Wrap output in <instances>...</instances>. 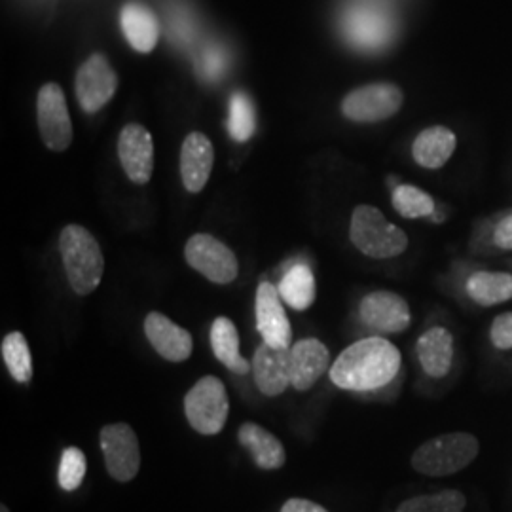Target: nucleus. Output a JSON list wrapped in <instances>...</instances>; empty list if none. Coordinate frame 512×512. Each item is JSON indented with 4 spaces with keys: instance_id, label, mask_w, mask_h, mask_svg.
Masks as SVG:
<instances>
[{
    "instance_id": "nucleus-19",
    "label": "nucleus",
    "mask_w": 512,
    "mask_h": 512,
    "mask_svg": "<svg viewBox=\"0 0 512 512\" xmlns=\"http://www.w3.org/2000/svg\"><path fill=\"white\" fill-rule=\"evenodd\" d=\"M238 439L239 444L249 452L258 469L275 471L285 465V459H287L285 446L274 433L266 431L264 427L247 421L239 427Z\"/></svg>"
},
{
    "instance_id": "nucleus-27",
    "label": "nucleus",
    "mask_w": 512,
    "mask_h": 512,
    "mask_svg": "<svg viewBox=\"0 0 512 512\" xmlns=\"http://www.w3.org/2000/svg\"><path fill=\"white\" fill-rule=\"evenodd\" d=\"M393 207L404 219H423L435 215V200L418 186L412 184H401L393 190L391 196Z\"/></svg>"
},
{
    "instance_id": "nucleus-16",
    "label": "nucleus",
    "mask_w": 512,
    "mask_h": 512,
    "mask_svg": "<svg viewBox=\"0 0 512 512\" xmlns=\"http://www.w3.org/2000/svg\"><path fill=\"white\" fill-rule=\"evenodd\" d=\"M145 334L150 346L162 355L165 361L183 363L192 355V336L188 330L175 325L160 311H150L145 319Z\"/></svg>"
},
{
    "instance_id": "nucleus-32",
    "label": "nucleus",
    "mask_w": 512,
    "mask_h": 512,
    "mask_svg": "<svg viewBox=\"0 0 512 512\" xmlns=\"http://www.w3.org/2000/svg\"><path fill=\"white\" fill-rule=\"evenodd\" d=\"M200 69L211 80L219 78L224 69V52L219 46H207L200 55Z\"/></svg>"
},
{
    "instance_id": "nucleus-14",
    "label": "nucleus",
    "mask_w": 512,
    "mask_h": 512,
    "mask_svg": "<svg viewBox=\"0 0 512 512\" xmlns=\"http://www.w3.org/2000/svg\"><path fill=\"white\" fill-rule=\"evenodd\" d=\"M118 156L122 167L135 184H147L154 171V141L141 124H128L118 137Z\"/></svg>"
},
{
    "instance_id": "nucleus-15",
    "label": "nucleus",
    "mask_w": 512,
    "mask_h": 512,
    "mask_svg": "<svg viewBox=\"0 0 512 512\" xmlns=\"http://www.w3.org/2000/svg\"><path fill=\"white\" fill-rule=\"evenodd\" d=\"M253 376L262 395L279 397L291 385V348L262 344L253 357Z\"/></svg>"
},
{
    "instance_id": "nucleus-23",
    "label": "nucleus",
    "mask_w": 512,
    "mask_h": 512,
    "mask_svg": "<svg viewBox=\"0 0 512 512\" xmlns=\"http://www.w3.org/2000/svg\"><path fill=\"white\" fill-rule=\"evenodd\" d=\"M211 348L222 365L236 374H249L253 366L239 353V334L228 317H217L211 327Z\"/></svg>"
},
{
    "instance_id": "nucleus-31",
    "label": "nucleus",
    "mask_w": 512,
    "mask_h": 512,
    "mask_svg": "<svg viewBox=\"0 0 512 512\" xmlns=\"http://www.w3.org/2000/svg\"><path fill=\"white\" fill-rule=\"evenodd\" d=\"M490 338L495 348L509 351L512 349V311L497 315L490 329Z\"/></svg>"
},
{
    "instance_id": "nucleus-1",
    "label": "nucleus",
    "mask_w": 512,
    "mask_h": 512,
    "mask_svg": "<svg viewBox=\"0 0 512 512\" xmlns=\"http://www.w3.org/2000/svg\"><path fill=\"white\" fill-rule=\"evenodd\" d=\"M401 372V351L389 340L372 336L344 349L330 366L332 384L344 391L370 393L395 382Z\"/></svg>"
},
{
    "instance_id": "nucleus-9",
    "label": "nucleus",
    "mask_w": 512,
    "mask_h": 512,
    "mask_svg": "<svg viewBox=\"0 0 512 512\" xmlns=\"http://www.w3.org/2000/svg\"><path fill=\"white\" fill-rule=\"evenodd\" d=\"M37 120L44 145L63 152L73 143V122L67 109L65 92L59 84L50 82L40 88L37 97Z\"/></svg>"
},
{
    "instance_id": "nucleus-33",
    "label": "nucleus",
    "mask_w": 512,
    "mask_h": 512,
    "mask_svg": "<svg viewBox=\"0 0 512 512\" xmlns=\"http://www.w3.org/2000/svg\"><path fill=\"white\" fill-rule=\"evenodd\" d=\"M495 247L503 249V251H511L512 249V215L505 217L497 222L494 228Z\"/></svg>"
},
{
    "instance_id": "nucleus-22",
    "label": "nucleus",
    "mask_w": 512,
    "mask_h": 512,
    "mask_svg": "<svg viewBox=\"0 0 512 512\" xmlns=\"http://www.w3.org/2000/svg\"><path fill=\"white\" fill-rule=\"evenodd\" d=\"M458 147L456 133L444 126L423 129L412 145L416 164L425 169H439L446 164Z\"/></svg>"
},
{
    "instance_id": "nucleus-3",
    "label": "nucleus",
    "mask_w": 512,
    "mask_h": 512,
    "mask_svg": "<svg viewBox=\"0 0 512 512\" xmlns=\"http://www.w3.org/2000/svg\"><path fill=\"white\" fill-rule=\"evenodd\" d=\"M349 238L363 255L376 260L403 255L408 247V236L403 230L385 219L384 213L372 205L355 207Z\"/></svg>"
},
{
    "instance_id": "nucleus-8",
    "label": "nucleus",
    "mask_w": 512,
    "mask_h": 512,
    "mask_svg": "<svg viewBox=\"0 0 512 512\" xmlns=\"http://www.w3.org/2000/svg\"><path fill=\"white\" fill-rule=\"evenodd\" d=\"M403 92L389 82L368 84L348 93L342 101V114L351 122L374 124L395 116L403 107Z\"/></svg>"
},
{
    "instance_id": "nucleus-10",
    "label": "nucleus",
    "mask_w": 512,
    "mask_h": 512,
    "mask_svg": "<svg viewBox=\"0 0 512 512\" xmlns=\"http://www.w3.org/2000/svg\"><path fill=\"white\" fill-rule=\"evenodd\" d=\"M99 442L109 475L116 482L133 480L141 469V448L133 427L128 423H109L101 429Z\"/></svg>"
},
{
    "instance_id": "nucleus-35",
    "label": "nucleus",
    "mask_w": 512,
    "mask_h": 512,
    "mask_svg": "<svg viewBox=\"0 0 512 512\" xmlns=\"http://www.w3.org/2000/svg\"><path fill=\"white\" fill-rule=\"evenodd\" d=\"M0 512H10V509L6 505H0Z\"/></svg>"
},
{
    "instance_id": "nucleus-12",
    "label": "nucleus",
    "mask_w": 512,
    "mask_h": 512,
    "mask_svg": "<svg viewBox=\"0 0 512 512\" xmlns=\"http://www.w3.org/2000/svg\"><path fill=\"white\" fill-rule=\"evenodd\" d=\"M279 289L270 281H262L256 289V329L262 340L274 348H291L293 346V329L291 321L281 304Z\"/></svg>"
},
{
    "instance_id": "nucleus-11",
    "label": "nucleus",
    "mask_w": 512,
    "mask_h": 512,
    "mask_svg": "<svg viewBox=\"0 0 512 512\" xmlns=\"http://www.w3.org/2000/svg\"><path fill=\"white\" fill-rule=\"evenodd\" d=\"M116 90L118 76L105 55L93 54L82 63L76 74V97L84 112H99L114 97Z\"/></svg>"
},
{
    "instance_id": "nucleus-28",
    "label": "nucleus",
    "mask_w": 512,
    "mask_h": 512,
    "mask_svg": "<svg viewBox=\"0 0 512 512\" xmlns=\"http://www.w3.org/2000/svg\"><path fill=\"white\" fill-rule=\"evenodd\" d=\"M467 497L459 490H444L437 494L410 497L399 505L397 512H463Z\"/></svg>"
},
{
    "instance_id": "nucleus-25",
    "label": "nucleus",
    "mask_w": 512,
    "mask_h": 512,
    "mask_svg": "<svg viewBox=\"0 0 512 512\" xmlns=\"http://www.w3.org/2000/svg\"><path fill=\"white\" fill-rule=\"evenodd\" d=\"M281 298L296 311H306L315 300V277L308 264H294L279 283Z\"/></svg>"
},
{
    "instance_id": "nucleus-6",
    "label": "nucleus",
    "mask_w": 512,
    "mask_h": 512,
    "mask_svg": "<svg viewBox=\"0 0 512 512\" xmlns=\"http://www.w3.org/2000/svg\"><path fill=\"white\" fill-rule=\"evenodd\" d=\"M228 412V393L217 376H203L184 397L186 420L196 433L205 437L219 435L228 420Z\"/></svg>"
},
{
    "instance_id": "nucleus-30",
    "label": "nucleus",
    "mask_w": 512,
    "mask_h": 512,
    "mask_svg": "<svg viewBox=\"0 0 512 512\" xmlns=\"http://www.w3.org/2000/svg\"><path fill=\"white\" fill-rule=\"evenodd\" d=\"M86 471H88V465H86L84 452L76 446L67 448L61 456V463H59V473H57L59 486L65 492H73L76 488H80V484L86 476Z\"/></svg>"
},
{
    "instance_id": "nucleus-17",
    "label": "nucleus",
    "mask_w": 512,
    "mask_h": 512,
    "mask_svg": "<svg viewBox=\"0 0 512 512\" xmlns=\"http://www.w3.org/2000/svg\"><path fill=\"white\" fill-rule=\"evenodd\" d=\"M330 353L317 338H304L291 346V385L308 391L329 370Z\"/></svg>"
},
{
    "instance_id": "nucleus-4",
    "label": "nucleus",
    "mask_w": 512,
    "mask_h": 512,
    "mask_svg": "<svg viewBox=\"0 0 512 512\" xmlns=\"http://www.w3.org/2000/svg\"><path fill=\"white\" fill-rule=\"evenodd\" d=\"M480 444L471 433H446L423 442L412 456V467L425 476H450L475 461Z\"/></svg>"
},
{
    "instance_id": "nucleus-18",
    "label": "nucleus",
    "mask_w": 512,
    "mask_h": 512,
    "mask_svg": "<svg viewBox=\"0 0 512 512\" xmlns=\"http://www.w3.org/2000/svg\"><path fill=\"white\" fill-rule=\"evenodd\" d=\"M215 162V150L209 137L202 131H192L184 139L181 148V177L184 188L192 194H198L209 181Z\"/></svg>"
},
{
    "instance_id": "nucleus-26",
    "label": "nucleus",
    "mask_w": 512,
    "mask_h": 512,
    "mask_svg": "<svg viewBox=\"0 0 512 512\" xmlns=\"http://www.w3.org/2000/svg\"><path fill=\"white\" fill-rule=\"evenodd\" d=\"M2 359L12 378L19 384L33 380V357L31 349L21 332H10L2 340Z\"/></svg>"
},
{
    "instance_id": "nucleus-13",
    "label": "nucleus",
    "mask_w": 512,
    "mask_h": 512,
    "mask_svg": "<svg viewBox=\"0 0 512 512\" xmlns=\"http://www.w3.org/2000/svg\"><path fill=\"white\" fill-rule=\"evenodd\" d=\"M359 317L365 327L382 334L404 332L412 321L408 302L391 291L366 294L359 304Z\"/></svg>"
},
{
    "instance_id": "nucleus-34",
    "label": "nucleus",
    "mask_w": 512,
    "mask_h": 512,
    "mask_svg": "<svg viewBox=\"0 0 512 512\" xmlns=\"http://www.w3.org/2000/svg\"><path fill=\"white\" fill-rule=\"evenodd\" d=\"M281 512H329L325 507L313 503L310 499H300V497H293L289 499L283 507Z\"/></svg>"
},
{
    "instance_id": "nucleus-2",
    "label": "nucleus",
    "mask_w": 512,
    "mask_h": 512,
    "mask_svg": "<svg viewBox=\"0 0 512 512\" xmlns=\"http://www.w3.org/2000/svg\"><path fill=\"white\" fill-rule=\"evenodd\" d=\"M59 253L74 293H93L103 279L105 256L92 232L78 224L65 226L59 236Z\"/></svg>"
},
{
    "instance_id": "nucleus-24",
    "label": "nucleus",
    "mask_w": 512,
    "mask_h": 512,
    "mask_svg": "<svg viewBox=\"0 0 512 512\" xmlns=\"http://www.w3.org/2000/svg\"><path fill=\"white\" fill-rule=\"evenodd\" d=\"M469 298L484 306H497L512 298V274L507 272H476L467 279Z\"/></svg>"
},
{
    "instance_id": "nucleus-5",
    "label": "nucleus",
    "mask_w": 512,
    "mask_h": 512,
    "mask_svg": "<svg viewBox=\"0 0 512 512\" xmlns=\"http://www.w3.org/2000/svg\"><path fill=\"white\" fill-rule=\"evenodd\" d=\"M342 31L359 50H382L395 35L391 12L378 0H357L342 16Z\"/></svg>"
},
{
    "instance_id": "nucleus-7",
    "label": "nucleus",
    "mask_w": 512,
    "mask_h": 512,
    "mask_svg": "<svg viewBox=\"0 0 512 512\" xmlns=\"http://www.w3.org/2000/svg\"><path fill=\"white\" fill-rule=\"evenodd\" d=\"M184 256L190 268L207 277L211 283L228 285L239 274L238 258L220 239L209 234H196L188 239Z\"/></svg>"
},
{
    "instance_id": "nucleus-20",
    "label": "nucleus",
    "mask_w": 512,
    "mask_h": 512,
    "mask_svg": "<svg viewBox=\"0 0 512 512\" xmlns=\"http://www.w3.org/2000/svg\"><path fill=\"white\" fill-rule=\"evenodd\" d=\"M416 351L427 376L444 378L454 363V336L444 327L425 330L418 340Z\"/></svg>"
},
{
    "instance_id": "nucleus-29",
    "label": "nucleus",
    "mask_w": 512,
    "mask_h": 512,
    "mask_svg": "<svg viewBox=\"0 0 512 512\" xmlns=\"http://www.w3.org/2000/svg\"><path fill=\"white\" fill-rule=\"evenodd\" d=\"M228 129H230V135L238 143H245L253 137V133H255V109H253V101L249 99L247 93H234L232 103H230Z\"/></svg>"
},
{
    "instance_id": "nucleus-21",
    "label": "nucleus",
    "mask_w": 512,
    "mask_h": 512,
    "mask_svg": "<svg viewBox=\"0 0 512 512\" xmlns=\"http://www.w3.org/2000/svg\"><path fill=\"white\" fill-rule=\"evenodd\" d=\"M122 31L135 52L148 54L156 48L160 38L158 19L152 10L141 2H128L120 14Z\"/></svg>"
}]
</instances>
